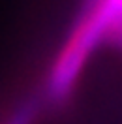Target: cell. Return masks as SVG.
<instances>
[{
	"instance_id": "obj_1",
	"label": "cell",
	"mask_w": 122,
	"mask_h": 124,
	"mask_svg": "<svg viewBox=\"0 0 122 124\" xmlns=\"http://www.w3.org/2000/svg\"><path fill=\"white\" fill-rule=\"evenodd\" d=\"M122 21V0H94L88 13L75 28L51 73L49 94L54 100L66 98L90 51L114 24Z\"/></svg>"
}]
</instances>
